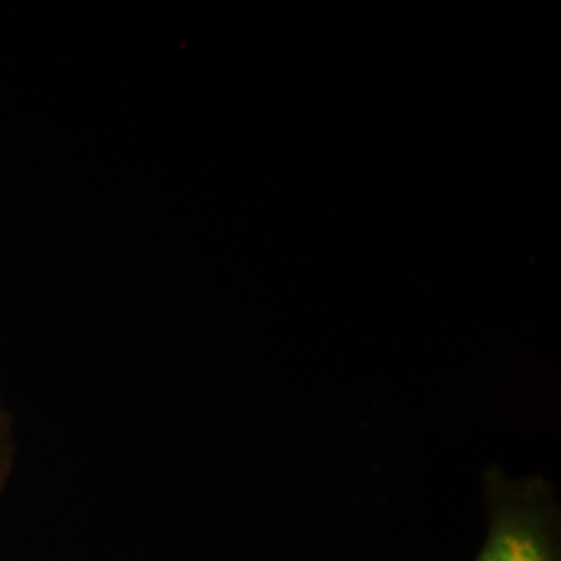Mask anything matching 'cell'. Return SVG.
Wrapping results in <instances>:
<instances>
[{
  "label": "cell",
  "instance_id": "obj_2",
  "mask_svg": "<svg viewBox=\"0 0 561 561\" xmlns=\"http://www.w3.org/2000/svg\"><path fill=\"white\" fill-rule=\"evenodd\" d=\"M15 433H13V421L9 410L4 408L2 398H0V493L4 491L7 482L13 474V466H15Z\"/></svg>",
  "mask_w": 561,
  "mask_h": 561
},
{
  "label": "cell",
  "instance_id": "obj_1",
  "mask_svg": "<svg viewBox=\"0 0 561 561\" xmlns=\"http://www.w3.org/2000/svg\"><path fill=\"white\" fill-rule=\"evenodd\" d=\"M482 503L484 537L472 561H561V505L551 482L489 472Z\"/></svg>",
  "mask_w": 561,
  "mask_h": 561
}]
</instances>
